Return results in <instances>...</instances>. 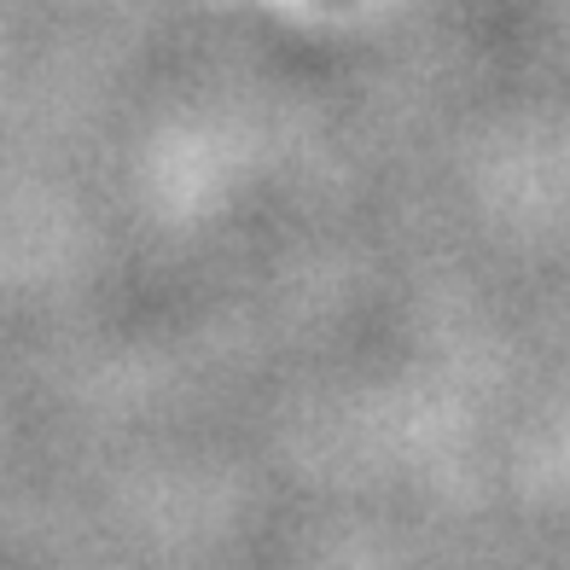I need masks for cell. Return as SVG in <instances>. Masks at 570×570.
<instances>
[]
</instances>
